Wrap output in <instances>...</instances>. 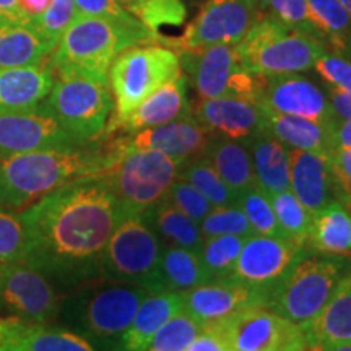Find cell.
I'll use <instances>...</instances> for the list:
<instances>
[{
	"mask_svg": "<svg viewBox=\"0 0 351 351\" xmlns=\"http://www.w3.org/2000/svg\"><path fill=\"white\" fill-rule=\"evenodd\" d=\"M25 262L64 288L99 278L101 257L122 213L103 174L65 184L20 212Z\"/></svg>",
	"mask_w": 351,
	"mask_h": 351,
	"instance_id": "1",
	"label": "cell"
},
{
	"mask_svg": "<svg viewBox=\"0 0 351 351\" xmlns=\"http://www.w3.org/2000/svg\"><path fill=\"white\" fill-rule=\"evenodd\" d=\"M116 160V152L41 150L0 158V207L23 212L65 184L103 174Z\"/></svg>",
	"mask_w": 351,
	"mask_h": 351,
	"instance_id": "2",
	"label": "cell"
},
{
	"mask_svg": "<svg viewBox=\"0 0 351 351\" xmlns=\"http://www.w3.org/2000/svg\"><path fill=\"white\" fill-rule=\"evenodd\" d=\"M153 43L163 44V38L140 20L127 23L75 15L52 52L51 67L57 77L80 75L109 83V69L122 51Z\"/></svg>",
	"mask_w": 351,
	"mask_h": 351,
	"instance_id": "3",
	"label": "cell"
},
{
	"mask_svg": "<svg viewBox=\"0 0 351 351\" xmlns=\"http://www.w3.org/2000/svg\"><path fill=\"white\" fill-rule=\"evenodd\" d=\"M150 291L132 285L88 282L60 298V320L99 351H111Z\"/></svg>",
	"mask_w": 351,
	"mask_h": 351,
	"instance_id": "4",
	"label": "cell"
},
{
	"mask_svg": "<svg viewBox=\"0 0 351 351\" xmlns=\"http://www.w3.org/2000/svg\"><path fill=\"white\" fill-rule=\"evenodd\" d=\"M241 65L252 75L269 78L302 73L314 67L327 46L285 25L275 15H261L236 44Z\"/></svg>",
	"mask_w": 351,
	"mask_h": 351,
	"instance_id": "5",
	"label": "cell"
},
{
	"mask_svg": "<svg viewBox=\"0 0 351 351\" xmlns=\"http://www.w3.org/2000/svg\"><path fill=\"white\" fill-rule=\"evenodd\" d=\"M116 160L104 171L109 189L122 217L143 215L168 194L181 165L165 153L150 148H116Z\"/></svg>",
	"mask_w": 351,
	"mask_h": 351,
	"instance_id": "6",
	"label": "cell"
},
{
	"mask_svg": "<svg viewBox=\"0 0 351 351\" xmlns=\"http://www.w3.org/2000/svg\"><path fill=\"white\" fill-rule=\"evenodd\" d=\"M163 249L160 236L143 215H127L104 247L99 278L140 287L150 293L163 291L160 274Z\"/></svg>",
	"mask_w": 351,
	"mask_h": 351,
	"instance_id": "7",
	"label": "cell"
},
{
	"mask_svg": "<svg viewBox=\"0 0 351 351\" xmlns=\"http://www.w3.org/2000/svg\"><path fill=\"white\" fill-rule=\"evenodd\" d=\"M39 111L51 116L83 147L106 135L114 111V98L109 83L80 75L54 78L49 95Z\"/></svg>",
	"mask_w": 351,
	"mask_h": 351,
	"instance_id": "8",
	"label": "cell"
},
{
	"mask_svg": "<svg viewBox=\"0 0 351 351\" xmlns=\"http://www.w3.org/2000/svg\"><path fill=\"white\" fill-rule=\"evenodd\" d=\"M182 73L179 52L165 44H138L122 51L109 69L114 116L108 125L129 116L158 88Z\"/></svg>",
	"mask_w": 351,
	"mask_h": 351,
	"instance_id": "9",
	"label": "cell"
},
{
	"mask_svg": "<svg viewBox=\"0 0 351 351\" xmlns=\"http://www.w3.org/2000/svg\"><path fill=\"white\" fill-rule=\"evenodd\" d=\"M348 265L337 256L304 257L275 285L267 307L301 326L322 309Z\"/></svg>",
	"mask_w": 351,
	"mask_h": 351,
	"instance_id": "10",
	"label": "cell"
},
{
	"mask_svg": "<svg viewBox=\"0 0 351 351\" xmlns=\"http://www.w3.org/2000/svg\"><path fill=\"white\" fill-rule=\"evenodd\" d=\"M221 337L230 351H306L301 326L269 307H251L204 327Z\"/></svg>",
	"mask_w": 351,
	"mask_h": 351,
	"instance_id": "11",
	"label": "cell"
},
{
	"mask_svg": "<svg viewBox=\"0 0 351 351\" xmlns=\"http://www.w3.org/2000/svg\"><path fill=\"white\" fill-rule=\"evenodd\" d=\"M261 12L254 0H205L182 36L165 44L181 54H194L215 44H238Z\"/></svg>",
	"mask_w": 351,
	"mask_h": 351,
	"instance_id": "12",
	"label": "cell"
},
{
	"mask_svg": "<svg viewBox=\"0 0 351 351\" xmlns=\"http://www.w3.org/2000/svg\"><path fill=\"white\" fill-rule=\"evenodd\" d=\"M60 296L56 283L26 262L0 263V315L51 324Z\"/></svg>",
	"mask_w": 351,
	"mask_h": 351,
	"instance_id": "13",
	"label": "cell"
},
{
	"mask_svg": "<svg viewBox=\"0 0 351 351\" xmlns=\"http://www.w3.org/2000/svg\"><path fill=\"white\" fill-rule=\"evenodd\" d=\"M187 57V69L194 75L197 93L202 99L244 98L257 103L262 78L241 65L236 44H215Z\"/></svg>",
	"mask_w": 351,
	"mask_h": 351,
	"instance_id": "14",
	"label": "cell"
},
{
	"mask_svg": "<svg viewBox=\"0 0 351 351\" xmlns=\"http://www.w3.org/2000/svg\"><path fill=\"white\" fill-rule=\"evenodd\" d=\"M307 256V245L291 239L252 234L244 239L230 278L270 293Z\"/></svg>",
	"mask_w": 351,
	"mask_h": 351,
	"instance_id": "15",
	"label": "cell"
},
{
	"mask_svg": "<svg viewBox=\"0 0 351 351\" xmlns=\"http://www.w3.org/2000/svg\"><path fill=\"white\" fill-rule=\"evenodd\" d=\"M257 104L278 114L320 122L330 129H335L339 122L327 90L320 88L311 78L302 77L301 73L262 78Z\"/></svg>",
	"mask_w": 351,
	"mask_h": 351,
	"instance_id": "16",
	"label": "cell"
},
{
	"mask_svg": "<svg viewBox=\"0 0 351 351\" xmlns=\"http://www.w3.org/2000/svg\"><path fill=\"white\" fill-rule=\"evenodd\" d=\"M82 148L51 116L33 109L0 112V158L41 150Z\"/></svg>",
	"mask_w": 351,
	"mask_h": 351,
	"instance_id": "17",
	"label": "cell"
},
{
	"mask_svg": "<svg viewBox=\"0 0 351 351\" xmlns=\"http://www.w3.org/2000/svg\"><path fill=\"white\" fill-rule=\"evenodd\" d=\"M269 291L257 289L236 280H217L182 293V311L202 327L251 307H267Z\"/></svg>",
	"mask_w": 351,
	"mask_h": 351,
	"instance_id": "18",
	"label": "cell"
},
{
	"mask_svg": "<svg viewBox=\"0 0 351 351\" xmlns=\"http://www.w3.org/2000/svg\"><path fill=\"white\" fill-rule=\"evenodd\" d=\"M210 132L192 116L176 119L168 124L132 132L109 145L116 148H150L158 150L179 165L204 155Z\"/></svg>",
	"mask_w": 351,
	"mask_h": 351,
	"instance_id": "19",
	"label": "cell"
},
{
	"mask_svg": "<svg viewBox=\"0 0 351 351\" xmlns=\"http://www.w3.org/2000/svg\"><path fill=\"white\" fill-rule=\"evenodd\" d=\"M289 191L315 215L327 204L339 200V186L332 171L330 156L326 153L288 148Z\"/></svg>",
	"mask_w": 351,
	"mask_h": 351,
	"instance_id": "20",
	"label": "cell"
},
{
	"mask_svg": "<svg viewBox=\"0 0 351 351\" xmlns=\"http://www.w3.org/2000/svg\"><path fill=\"white\" fill-rule=\"evenodd\" d=\"M195 112L197 121L210 134L244 143L265 130L262 108L251 99L231 96L202 99Z\"/></svg>",
	"mask_w": 351,
	"mask_h": 351,
	"instance_id": "21",
	"label": "cell"
},
{
	"mask_svg": "<svg viewBox=\"0 0 351 351\" xmlns=\"http://www.w3.org/2000/svg\"><path fill=\"white\" fill-rule=\"evenodd\" d=\"M0 345L5 351H99L69 328L10 315H0Z\"/></svg>",
	"mask_w": 351,
	"mask_h": 351,
	"instance_id": "22",
	"label": "cell"
},
{
	"mask_svg": "<svg viewBox=\"0 0 351 351\" xmlns=\"http://www.w3.org/2000/svg\"><path fill=\"white\" fill-rule=\"evenodd\" d=\"M187 85L189 80L184 73L174 80L165 83L155 93L142 101L129 116L116 124L108 125L106 135L116 134V132L132 134V132L150 129V127L163 125L176 119L192 116Z\"/></svg>",
	"mask_w": 351,
	"mask_h": 351,
	"instance_id": "23",
	"label": "cell"
},
{
	"mask_svg": "<svg viewBox=\"0 0 351 351\" xmlns=\"http://www.w3.org/2000/svg\"><path fill=\"white\" fill-rule=\"evenodd\" d=\"M306 348L320 350L351 343V265L313 319L301 324Z\"/></svg>",
	"mask_w": 351,
	"mask_h": 351,
	"instance_id": "24",
	"label": "cell"
},
{
	"mask_svg": "<svg viewBox=\"0 0 351 351\" xmlns=\"http://www.w3.org/2000/svg\"><path fill=\"white\" fill-rule=\"evenodd\" d=\"M51 62L39 67L0 69V112L33 111L54 85Z\"/></svg>",
	"mask_w": 351,
	"mask_h": 351,
	"instance_id": "25",
	"label": "cell"
},
{
	"mask_svg": "<svg viewBox=\"0 0 351 351\" xmlns=\"http://www.w3.org/2000/svg\"><path fill=\"white\" fill-rule=\"evenodd\" d=\"M181 309L182 293H150L138 306L130 326L111 351H147L160 327Z\"/></svg>",
	"mask_w": 351,
	"mask_h": 351,
	"instance_id": "26",
	"label": "cell"
},
{
	"mask_svg": "<svg viewBox=\"0 0 351 351\" xmlns=\"http://www.w3.org/2000/svg\"><path fill=\"white\" fill-rule=\"evenodd\" d=\"M262 111L263 119H265V130L287 148L326 153V155H332L335 150L332 138L333 129L330 127L306 119V117L278 114L263 108Z\"/></svg>",
	"mask_w": 351,
	"mask_h": 351,
	"instance_id": "27",
	"label": "cell"
},
{
	"mask_svg": "<svg viewBox=\"0 0 351 351\" xmlns=\"http://www.w3.org/2000/svg\"><path fill=\"white\" fill-rule=\"evenodd\" d=\"M202 158L213 166L219 178L238 197L256 186L251 152L244 142L213 135L208 138Z\"/></svg>",
	"mask_w": 351,
	"mask_h": 351,
	"instance_id": "28",
	"label": "cell"
},
{
	"mask_svg": "<svg viewBox=\"0 0 351 351\" xmlns=\"http://www.w3.org/2000/svg\"><path fill=\"white\" fill-rule=\"evenodd\" d=\"M52 52L32 23H0V69L46 65Z\"/></svg>",
	"mask_w": 351,
	"mask_h": 351,
	"instance_id": "29",
	"label": "cell"
},
{
	"mask_svg": "<svg viewBox=\"0 0 351 351\" xmlns=\"http://www.w3.org/2000/svg\"><path fill=\"white\" fill-rule=\"evenodd\" d=\"M256 186L265 194H276L289 189L288 148L274 135L262 130L249 142Z\"/></svg>",
	"mask_w": 351,
	"mask_h": 351,
	"instance_id": "30",
	"label": "cell"
},
{
	"mask_svg": "<svg viewBox=\"0 0 351 351\" xmlns=\"http://www.w3.org/2000/svg\"><path fill=\"white\" fill-rule=\"evenodd\" d=\"M306 245L326 256L351 257V213L340 200H333L313 215Z\"/></svg>",
	"mask_w": 351,
	"mask_h": 351,
	"instance_id": "31",
	"label": "cell"
},
{
	"mask_svg": "<svg viewBox=\"0 0 351 351\" xmlns=\"http://www.w3.org/2000/svg\"><path fill=\"white\" fill-rule=\"evenodd\" d=\"M143 217L168 245L189 249L197 254L200 252L205 241L200 225L181 210L176 208L169 200L161 199L148 212H145Z\"/></svg>",
	"mask_w": 351,
	"mask_h": 351,
	"instance_id": "32",
	"label": "cell"
},
{
	"mask_svg": "<svg viewBox=\"0 0 351 351\" xmlns=\"http://www.w3.org/2000/svg\"><path fill=\"white\" fill-rule=\"evenodd\" d=\"M160 274L163 291L186 293L212 282L202 265L199 254L174 245H166L163 249Z\"/></svg>",
	"mask_w": 351,
	"mask_h": 351,
	"instance_id": "33",
	"label": "cell"
},
{
	"mask_svg": "<svg viewBox=\"0 0 351 351\" xmlns=\"http://www.w3.org/2000/svg\"><path fill=\"white\" fill-rule=\"evenodd\" d=\"M307 7L327 49L351 59V16L339 0H307Z\"/></svg>",
	"mask_w": 351,
	"mask_h": 351,
	"instance_id": "34",
	"label": "cell"
},
{
	"mask_svg": "<svg viewBox=\"0 0 351 351\" xmlns=\"http://www.w3.org/2000/svg\"><path fill=\"white\" fill-rule=\"evenodd\" d=\"M178 178L191 182L213 207L238 205V195L226 186L205 158H195L184 163L178 171Z\"/></svg>",
	"mask_w": 351,
	"mask_h": 351,
	"instance_id": "35",
	"label": "cell"
},
{
	"mask_svg": "<svg viewBox=\"0 0 351 351\" xmlns=\"http://www.w3.org/2000/svg\"><path fill=\"white\" fill-rule=\"evenodd\" d=\"M267 195H269L276 221H278L285 236L298 244L306 245L311 223H313V215L307 212V208L289 189Z\"/></svg>",
	"mask_w": 351,
	"mask_h": 351,
	"instance_id": "36",
	"label": "cell"
},
{
	"mask_svg": "<svg viewBox=\"0 0 351 351\" xmlns=\"http://www.w3.org/2000/svg\"><path fill=\"white\" fill-rule=\"evenodd\" d=\"M244 239L245 238H241V236L205 238L199 257L212 282L230 278L241 249H243Z\"/></svg>",
	"mask_w": 351,
	"mask_h": 351,
	"instance_id": "37",
	"label": "cell"
},
{
	"mask_svg": "<svg viewBox=\"0 0 351 351\" xmlns=\"http://www.w3.org/2000/svg\"><path fill=\"white\" fill-rule=\"evenodd\" d=\"M121 5L158 33L163 26H179L186 21L187 10L182 0H119Z\"/></svg>",
	"mask_w": 351,
	"mask_h": 351,
	"instance_id": "38",
	"label": "cell"
},
{
	"mask_svg": "<svg viewBox=\"0 0 351 351\" xmlns=\"http://www.w3.org/2000/svg\"><path fill=\"white\" fill-rule=\"evenodd\" d=\"M204 327L186 311H179L155 333L147 351H184Z\"/></svg>",
	"mask_w": 351,
	"mask_h": 351,
	"instance_id": "39",
	"label": "cell"
},
{
	"mask_svg": "<svg viewBox=\"0 0 351 351\" xmlns=\"http://www.w3.org/2000/svg\"><path fill=\"white\" fill-rule=\"evenodd\" d=\"M238 205L243 210L245 218L251 223L252 230L256 234L274 236V238H287L280 228L276 217L271 208L270 199L265 192L254 186L243 192L238 197ZM288 239V238H287Z\"/></svg>",
	"mask_w": 351,
	"mask_h": 351,
	"instance_id": "40",
	"label": "cell"
},
{
	"mask_svg": "<svg viewBox=\"0 0 351 351\" xmlns=\"http://www.w3.org/2000/svg\"><path fill=\"white\" fill-rule=\"evenodd\" d=\"M199 225L205 238H215V236L249 238V236L256 234L249 219L245 218L244 212L239 208V205L213 207Z\"/></svg>",
	"mask_w": 351,
	"mask_h": 351,
	"instance_id": "41",
	"label": "cell"
},
{
	"mask_svg": "<svg viewBox=\"0 0 351 351\" xmlns=\"http://www.w3.org/2000/svg\"><path fill=\"white\" fill-rule=\"evenodd\" d=\"M26 234L20 213L0 207V263L25 262Z\"/></svg>",
	"mask_w": 351,
	"mask_h": 351,
	"instance_id": "42",
	"label": "cell"
},
{
	"mask_svg": "<svg viewBox=\"0 0 351 351\" xmlns=\"http://www.w3.org/2000/svg\"><path fill=\"white\" fill-rule=\"evenodd\" d=\"M75 16V2L73 0H52L49 8L36 20L29 21L36 32L41 34L52 49L62 36L70 21Z\"/></svg>",
	"mask_w": 351,
	"mask_h": 351,
	"instance_id": "43",
	"label": "cell"
},
{
	"mask_svg": "<svg viewBox=\"0 0 351 351\" xmlns=\"http://www.w3.org/2000/svg\"><path fill=\"white\" fill-rule=\"evenodd\" d=\"M327 88L351 95V59L339 52L326 51L315 60L314 67Z\"/></svg>",
	"mask_w": 351,
	"mask_h": 351,
	"instance_id": "44",
	"label": "cell"
},
{
	"mask_svg": "<svg viewBox=\"0 0 351 351\" xmlns=\"http://www.w3.org/2000/svg\"><path fill=\"white\" fill-rule=\"evenodd\" d=\"M165 199L169 200L176 208L181 210L182 213H186L197 223H200L213 208V205L191 182L179 178H176V181L171 184Z\"/></svg>",
	"mask_w": 351,
	"mask_h": 351,
	"instance_id": "45",
	"label": "cell"
},
{
	"mask_svg": "<svg viewBox=\"0 0 351 351\" xmlns=\"http://www.w3.org/2000/svg\"><path fill=\"white\" fill-rule=\"evenodd\" d=\"M269 7L276 19L283 21L285 25L322 41L311 20L307 0H269Z\"/></svg>",
	"mask_w": 351,
	"mask_h": 351,
	"instance_id": "46",
	"label": "cell"
},
{
	"mask_svg": "<svg viewBox=\"0 0 351 351\" xmlns=\"http://www.w3.org/2000/svg\"><path fill=\"white\" fill-rule=\"evenodd\" d=\"M75 2V15L82 16H103L119 21H135L132 13L121 5L119 0H73Z\"/></svg>",
	"mask_w": 351,
	"mask_h": 351,
	"instance_id": "47",
	"label": "cell"
},
{
	"mask_svg": "<svg viewBox=\"0 0 351 351\" xmlns=\"http://www.w3.org/2000/svg\"><path fill=\"white\" fill-rule=\"evenodd\" d=\"M332 171L339 186V200H351V148H335L330 156Z\"/></svg>",
	"mask_w": 351,
	"mask_h": 351,
	"instance_id": "48",
	"label": "cell"
},
{
	"mask_svg": "<svg viewBox=\"0 0 351 351\" xmlns=\"http://www.w3.org/2000/svg\"><path fill=\"white\" fill-rule=\"evenodd\" d=\"M184 351H230V348L221 340V337L208 328H204Z\"/></svg>",
	"mask_w": 351,
	"mask_h": 351,
	"instance_id": "49",
	"label": "cell"
},
{
	"mask_svg": "<svg viewBox=\"0 0 351 351\" xmlns=\"http://www.w3.org/2000/svg\"><path fill=\"white\" fill-rule=\"evenodd\" d=\"M327 95L337 119L341 121L351 117V95L341 93V91L332 90V88H327Z\"/></svg>",
	"mask_w": 351,
	"mask_h": 351,
	"instance_id": "50",
	"label": "cell"
},
{
	"mask_svg": "<svg viewBox=\"0 0 351 351\" xmlns=\"http://www.w3.org/2000/svg\"><path fill=\"white\" fill-rule=\"evenodd\" d=\"M51 2L52 0H19V8L25 20L29 23V21L39 19L49 8Z\"/></svg>",
	"mask_w": 351,
	"mask_h": 351,
	"instance_id": "51",
	"label": "cell"
},
{
	"mask_svg": "<svg viewBox=\"0 0 351 351\" xmlns=\"http://www.w3.org/2000/svg\"><path fill=\"white\" fill-rule=\"evenodd\" d=\"M0 23H28L21 15L19 0H0Z\"/></svg>",
	"mask_w": 351,
	"mask_h": 351,
	"instance_id": "52",
	"label": "cell"
},
{
	"mask_svg": "<svg viewBox=\"0 0 351 351\" xmlns=\"http://www.w3.org/2000/svg\"><path fill=\"white\" fill-rule=\"evenodd\" d=\"M332 138L335 148H351V117L337 122Z\"/></svg>",
	"mask_w": 351,
	"mask_h": 351,
	"instance_id": "53",
	"label": "cell"
},
{
	"mask_svg": "<svg viewBox=\"0 0 351 351\" xmlns=\"http://www.w3.org/2000/svg\"><path fill=\"white\" fill-rule=\"evenodd\" d=\"M306 351H351V343L335 345V346H328V348H320V350H309V348H306Z\"/></svg>",
	"mask_w": 351,
	"mask_h": 351,
	"instance_id": "54",
	"label": "cell"
},
{
	"mask_svg": "<svg viewBox=\"0 0 351 351\" xmlns=\"http://www.w3.org/2000/svg\"><path fill=\"white\" fill-rule=\"evenodd\" d=\"M339 2H340V5L345 8L346 13L351 16V0H339Z\"/></svg>",
	"mask_w": 351,
	"mask_h": 351,
	"instance_id": "55",
	"label": "cell"
},
{
	"mask_svg": "<svg viewBox=\"0 0 351 351\" xmlns=\"http://www.w3.org/2000/svg\"><path fill=\"white\" fill-rule=\"evenodd\" d=\"M257 3V7L263 10V8H269V0H254Z\"/></svg>",
	"mask_w": 351,
	"mask_h": 351,
	"instance_id": "56",
	"label": "cell"
},
{
	"mask_svg": "<svg viewBox=\"0 0 351 351\" xmlns=\"http://www.w3.org/2000/svg\"><path fill=\"white\" fill-rule=\"evenodd\" d=\"M345 205H346V208H348V210H350V213H351V200H350V202H346Z\"/></svg>",
	"mask_w": 351,
	"mask_h": 351,
	"instance_id": "57",
	"label": "cell"
},
{
	"mask_svg": "<svg viewBox=\"0 0 351 351\" xmlns=\"http://www.w3.org/2000/svg\"><path fill=\"white\" fill-rule=\"evenodd\" d=\"M0 351H5V348H3V346H2V345H0Z\"/></svg>",
	"mask_w": 351,
	"mask_h": 351,
	"instance_id": "58",
	"label": "cell"
}]
</instances>
